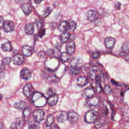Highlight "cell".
<instances>
[{"label": "cell", "instance_id": "cell-1", "mask_svg": "<svg viewBox=\"0 0 129 129\" xmlns=\"http://www.w3.org/2000/svg\"><path fill=\"white\" fill-rule=\"evenodd\" d=\"M97 112L94 110H91L87 111L84 117V121L88 123H92L95 122L97 119Z\"/></svg>", "mask_w": 129, "mask_h": 129}, {"label": "cell", "instance_id": "cell-2", "mask_svg": "<svg viewBox=\"0 0 129 129\" xmlns=\"http://www.w3.org/2000/svg\"><path fill=\"white\" fill-rule=\"evenodd\" d=\"M99 104V100L97 97H92L87 98L86 102V106L89 108H93L97 107Z\"/></svg>", "mask_w": 129, "mask_h": 129}, {"label": "cell", "instance_id": "cell-3", "mask_svg": "<svg viewBox=\"0 0 129 129\" xmlns=\"http://www.w3.org/2000/svg\"><path fill=\"white\" fill-rule=\"evenodd\" d=\"M33 115L34 120L37 122H40L44 118L45 113L42 109H37L33 112Z\"/></svg>", "mask_w": 129, "mask_h": 129}, {"label": "cell", "instance_id": "cell-4", "mask_svg": "<svg viewBox=\"0 0 129 129\" xmlns=\"http://www.w3.org/2000/svg\"><path fill=\"white\" fill-rule=\"evenodd\" d=\"M79 119V115L76 112L71 110L68 113V119L71 124L76 123Z\"/></svg>", "mask_w": 129, "mask_h": 129}, {"label": "cell", "instance_id": "cell-5", "mask_svg": "<svg viewBox=\"0 0 129 129\" xmlns=\"http://www.w3.org/2000/svg\"><path fill=\"white\" fill-rule=\"evenodd\" d=\"M82 63H83V60L82 58L77 56L73 57L70 61L71 67H74V68H81V66Z\"/></svg>", "mask_w": 129, "mask_h": 129}, {"label": "cell", "instance_id": "cell-6", "mask_svg": "<svg viewBox=\"0 0 129 129\" xmlns=\"http://www.w3.org/2000/svg\"><path fill=\"white\" fill-rule=\"evenodd\" d=\"M34 91V88L31 84L27 83L26 84L23 88V92L24 95L27 97H30L33 93Z\"/></svg>", "mask_w": 129, "mask_h": 129}, {"label": "cell", "instance_id": "cell-7", "mask_svg": "<svg viewBox=\"0 0 129 129\" xmlns=\"http://www.w3.org/2000/svg\"><path fill=\"white\" fill-rule=\"evenodd\" d=\"M87 20L90 22L95 21L98 17V13L95 10H90L86 13Z\"/></svg>", "mask_w": 129, "mask_h": 129}, {"label": "cell", "instance_id": "cell-8", "mask_svg": "<svg viewBox=\"0 0 129 129\" xmlns=\"http://www.w3.org/2000/svg\"><path fill=\"white\" fill-rule=\"evenodd\" d=\"M32 76L31 72L27 68H23L20 72V77L21 79L25 80H29Z\"/></svg>", "mask_w": 129, "mask_h": 129}, {"label": "cell", "instance_id": "cell-9", "mask_svg": "<svg viewBox=\"0 0 129 129\" xmlns=\"http://www.w3.org/2000/svg\"><path fill=\"white\" fill-rule=\"evenodd\" d=\"M95 94L93 88L92 87H89L85 88L82 93V95L85 98H89L94 96Z\"/></svg>", "mask_w": 129, "mask_h": 129}, {"label": "cell", "instance_id": "cell-10", "mask_svg": "<svg viewBox=\"0 0 129 129\" xmlns=\"http://www.w3.org/2000/svg\"><path fill=\"white\" fill-rule=\"evenodd\" d=\"M90 78L92 80H98L99 79V72L97 67H93L90 70L89 73Z\"/></svg>", "mask_w": 129, "mask_h": 129}, {"label": "cell", "instance_id": "cell-11", "mask_svg": "<svg viewBox=\"0 0 129 129\" xmlns=\"http://www.w3.org/2000/svg\"><path fill=\"white\" fill-rule=\"evenodd\" d=\"M3 27L5 32H9L12 31L14 29L15 26L13 22L8 21L4 22Z\"/></svg>", "mask_w": 129, "mask_h": 129}, {"label": "cell", "instance_id": "cell-12", "mask_svg": "<svg viewBox=\"0 0 129 129\" xmlns=\"http://www.w3.org/2000/svg\"><path fill=\"white\" fill-rule=\"evenodd\" d=\"M22 52L23 54L26 56H30L33 53V48L28 45H25L22 48Z\"/></svg>", "mask_w": 129, "mask_h": 129}, {"label": "cell", "instance_id": "cell-13", "mask_svg": "<svg viewBox=\"0 0 129 129\" xmlns=\"http://www.w3.org/2000/svg\"><path fill=\"white\" fill-rule=\"evenodd\" d=\"M24 61V56L21 54H16L13 58V62L16 65H21Z\"/></svg>", "mask_w": 129, "mask_h": 129}, {"label": "cell", "instance_id": "cell-14", "mask_svg": "<svg viewBox=\"0 0 129 129\" xmlns=\"http://www.w3.org/2000/svg\"><path fill=\"white\" fill-rule=\"evenodd\" d=\"M57 121L59 123H62L68 120V113L65 111H60L56 115Z\"/></svg>", "mask_w": 129, "mask_h": 129}, {"label": "cell", "instance_id": "cell-15", "mask_svg": "<svg viewBox=\"0 0 129 129\" xmlns=\"http://www.w3.org/2000/svg\"><path fill=\"white\" fill-rule=\"evenodd\" d=\"M75 48H76L75 44L74 42L73 41H69L68 43H67L66 46V48L67 53H68L69 54H73L75 50Z\"/></svg>", "mask_w": 129, "mask_h": 129}, {"label": "cell", "instance_id": "cell-16", "mask_svg": "<svg viewBox=\"0 0 129 129\" xmlns=\"http://www.w3.org/2000/svg\"><path fill=\"white\" fill-rule=\"evenodd\" d=\"M58 100V96L56 94L50 95L47 99V103L50 106H54L56 104Z\"/></svg>", "mask_w": 129, "mask_h": 129}, {"label": "cell", "instance_id": "cell-17", "mask_svg": "<svg viewBox=\"0 0 129 129\" xmlns=\"http://www.w3.org/2000/svg\"><path fill=\"white\" fill-rule=\"evenodd\" d=\"M76 82L78 86L83 87L88 83V80L86 77L84 76H80L77 79Z\"/></svg>", "mask_w": 129, "mask_h": 129}, {"label": "cell", "instance_id": "cell-18", "mask_svg": "<svg viewBox=\"0 0 129 129\" xmlns=\"http://www.w3.org/2000/svg\"><path fill=\"white\" fill-rule=\"evenodd\" d=\"M115 39L111 37H108L105 40V44L108 49H112L115 44Z\"/></svg>", "mask_w": 129, "mask_h": 129}, {"label": "cell", "instance_id": "cell-19", "mask_svg": "<svg viewBox=\"0 0 129 129\" xmlns=\"http://www.w3.org/2000/svg\"><path fill=\"white\" fill-rule=\"evenodd\" d=\"M58 30L61 32H66L69 30V23L68 21L61 22L58 26Z\"/></svg>", "mask_w": 129, "mask_h": 129}, {"label": "cell", "instance_id": "cell-20", "mask_svg": "<svg viewBox=\"0 0 129 129\" xmlns=\"http://www.w3.org/2000/svg\"><path fill=\"white\" fill-rule=\"evenodd\" d=\"M24 30L26 33L28 35L33 34L34 31L33 25L31 23L27 24L24 27Z\"/></svg>", "mask_w": 129, "mask_h": 129}, {"label": "cell", "instance_id": "cell-21", "mask_svg": "<svg viewBox=\"0 0 129 129\" xmlns=\"http://www.w3.org/2000/svg\"><path fill=\"white\" fill-rule=\"evenodd\" d=\"M21 8H22V10L23 11L24 13L26 15H28L31 12V11H32V8H31V7L28 3L23 4Z\"/></svg>", "mask_w": 129, "mask_h": 129}, {"label": "cell", "instance_id": "cell-22", "mask_svg": "<svg viewBox=\"0 0 129 129\" xmlns=\"http://www.w3.org/2000/svg\"><path fill=\"white\" fill-rule=\"evenodd\" d=\"M1 48L3 51H6V52H9L12 50V44L11 42L9 41H7L4 43L2 44L1 46Z\"/></svg>", "mask_w": 129, "mask_h": 129}, {"label": "cell", "instance_id": "cell-23", "mask_svg": "<svg viewBox=\"0 0 129 129\" xmlns=\"http://www.w3.org/2000/svg\"><path fill=\"white\" fill-rule=\"evenodd\" d=\"M54 121V116L51 114H50L49 115H48V116H47V119L45 121V126H47V127H48V126H50V125L53 123Z\"/></svg>", "mask_w": 129, "mask_h": 129}, {"label": "cell", "instance_id": "cell-24", "mask_svg": "<svg viewBox=\"0 0 129 129\" xmlns=\"http://www.w3.org/2000/svg\"><path fill=\"white\" fill-rule=\"evenodd\" d=\"M26 103L23 101H20L18 102H16L14 104V106L15 107L18 108V109H23L26 107Z\"/></svg>", "mask_w": 129, "mask_h": 129}, {"label": "cell", "instance_id": "cell-25", "mask_svg": "<svg viewBox=\"0 0 129 129\" xmlns=\"http://www.w3.org/2000/svg\"><path fill=\"white\" fill-rule=\"evenodd\" d=\"M70 37V34L68 32H63L60 37V41L62 43L66 42Z\"/></svg>", "mask_w": 129, "mask_h": 129}, {"label": "cell", "instance_id": "cell-26", "mask_svg": "<svg viewBox=\"0 0 129 129\" xmlns=\"http://www.w3.org/2000/svg\"><path fill=\"white\" fill-rule=\"evenodd\" d=\"M60 59L63 62H67L70 58V55L67 52H62L60 54Z\"/></svg>", "mask_w": 129, "mask_h": 129}, {"label": "cell", "instance_id": "cell-27", "mask_svg": "<svg viewBox=\"0 0 129 129\" xmlns=\"http://www.w3.org/2000/svg\"><path fill=\"white\" fill-rule=\"evenodd\" d=\"M81 71V68H74L71 67L70 68V72L72 75H74V76H76L79 74Z\"/></svg>", "mask_w": 129, "mask_h": 129}, {"label": "cell", "instance_id": "cell-28", "mask_svg": "<svg viewBox=\"0 0 129 129\" xmlns=\"http://www.w3.org/2000/svg\"><path fill=\"white\" fill-rule=\"evenodd\" d=\"M69 30L71 32H73L76 28L77 24L75 21L70 20L69 22Z\"/></svg>", "mask_w": 129, "mask_h": 129}, {"label": "cell", "instance_id": "cell-29", "mask_svg": "<svg viewBox=\"0 0 129 129\" xmlns=\"http://www.w3.org/2000/svg\"><path fill=\"white\" fill-rule=\"evenodd\" d=\"M35 25H36L37 29H38V30L41 29L43 26V22L42 20L41 19H38L36 20L35 22Z\"/></svg>", "mask_w": 129, "mask_h": 129}, {"label": "cell", "instance_id": "cell-30", "mask_svg": "<svg viewBox=\"0 0 129 129\" xmlns=\"http://www.w3.org/2000/svg\"><path fill=\"white\" fill-rule=\"evenodd\" d=\"M95 89H96V91L98 93H101V91H102V87H101V85L100 84V80H97V83H96V85Z\"/></svg>", "mask_w": 129, "mask_h": 129}, {"label": "cell", "instance_id": "cell-31", "mask_svg": "<svg viewBox=\"0 0 129 129\" xmlns=\"http://www.w3.org/2000/svg\"><path fill=\"white\" fill-rule=\"evenodd\" d=\"M128 51V42L126 41L123 44L122 47V52L124 53L125 55V53H127Z\"/></svg>", "mask_w": 129, "mask_h": 129}, {"label": "cell", "instance_id": "cell-32", "mask_svg": "<svg viewBox=\"0 0 129 129\" xmlns=\"http://www.w3.org/2000/svg\"><path fill=\"white\" fill-rule=\"evenodd\" d=\"M51 9L50 8V7H47V8H45V9H44V14L43 15V17H46L50 13V12H51Z\"/></svg>", "mask_w": 129, "mask_h": 129}, {"label": "cell", "instance_id": "cell-33", "mask_svg": "<svg viewBox=\"0 0 129 129\" xmlns=\"http://www.w3.org/2000/svg\"><path fill=\"white\" fill-rule=\"evenodd\" d=\"M104 90L105 93L107 94H110L112 92L111 88L109 85H105L104 88Z\"/></svg>", "mask_w": 129, "mask_h": 129}, {"label": "cell", "instance_id": "cell-34", "mask_svg": "<svg viewBox=\"0 0 129 129\" xmlns=\"http://www.w3.org/2000/svg\"><path fill=\"white\" fill-rule=\"evenodd\" d=\"M11 60V58L9 57H5V58H4L2 61V62L4 64V65H7V64H9V63H10Z\"/></svg>", "mask_w": 129, "mask_h": 129}, {"label": "cell", "instance_id": "cell-35", "mask_svg": "<svg viewBox=\"0 0 129 129\" xmlns=\"http://www.w3.org/2000/svg\"><path fill=\"white\" fill-rule=\"evenodd\" d=\"M100 55V52H95L94 53H92V57L94 58V59H96L98 57H99Z\"/></svg>", "mask_w": 129, "mask_h": 129}, {"label": "cell", "instance_id": "cell-36", "mask_svg": "<svg viewBox=\"0 0 129 129\" xmlns=\"http://www.w3.org/2000/svg\"><path fill=\"white\" fill-rule=\"evenodd\" d=\"M50 129H60L58 125L55 123H52L50 125Z\"/></svg>", "mask_w": 129, "mask_h": 129}, {"label": "cell", "instance_id": "cell-37", "mask_svg": "<svg viewBox=\"0 0 129 129\" xmlns=\"http://www.w3.org/2000/svg\"><path fill=\"white\" fill-rule=\"evenodd\" d=\"M29 129H39V127L36 124H32L29 125Z\"/></svg>", "mask_w": 129, "mask_h": 129}, {"label": "cell", "instance_id": "cell-38", "mask_svg": "<svg viewBox=\"0 0 129 129\" xmlns=\"http://www.w3.org/2000/svg\"><path fill=\"white\" fill-rule=\"evenodd\" d=\"M4 23V18L2 17H0V29L3 27Z\"/></svg>", "mask_w": 129, "mask_h": 129}, {"label": "cell", "instance_id": "cell-39", "mask_svg": "<svg viewBox=\"0 0 129 129\" xmlns=\"http://www.w3.org/2000/svg\"><path fill=\"white\" fill-rule=\"evenodd\" d=\"M5 65H4L2 62V61L0 62V73L3 71L5 70Z\"/></svg>", "mask_w": 129, "mask_h": 129}, {"label": "cell", "instance_id": "cell-40", "mask_svg": "<svg viewBox=\"0 0 129 129\" xmlns=\"http://www.w3.org/2000/svg\"><path fill=\"white\" fill-rule=\"evenodd\" d=\"M53 92H54V91H53V89H52V88H50V89H48L47 93H48V94H49L50 95L53 94Z\"/></svg>", "mask_w": 129, "mask_h": 129}, {"label": "cell", "instance_id": "cell-41", "mask_svg": "<svg viewBox=\"0 0 129 129\" xmlns=\"http://www.w3.org/2000/svg\"><path fill=\"white\" fill-rule=\"evenodd\" d=\"M9 129H18V127H17L16 125L14 124L13 125H12V126L10 127Z\"/></svg>", "mask_w": 129, "mask_h": 129}, {"label": "cell", "instance_id": "cell-42", "mask_svg": "<svg viewBox=\"0 0 129 129\" xmlns=\"http://www.w3.org/2000/svg\"><path fill=\"white\" fill-rule=\"evenodd\" d=\"M120 6V3H117L116 4V5H115L116 8V9H119Z\"/></svg>", "mask_w": 129, "mask_h": 129}, {"label": "cell", "instance_id": "cell-43", "mask_svg": "<svg viewBox=\"0 0 129 129\" xmlns=\"http://www.w3.org/2000/svg\"><path fill=\"white\" fill-rule=\"evenodd\" d=\"M43 0H34V2L36 4H40Z\"/></svg>", "mask_w": 129, "mask_h": 129}, {"label": "cell", "instance_id": "cell-44", "mask_svg": "<svg viewBox=\"0 0 129 129\" xmlns=\"http://www.w3.org/2000/svg\"><path fill=\"white\" fill-rule=\"evenodd\" d=\"M3 125L2 123H0V129H3Z\"/></svg>", "mask_w": 129, "mask_h": 129}, {"label": "cell", "instance_id": "cell-45", "mask_svg": "<svg viewBox=\"0 0 129 129\" xmlns=\"http://www.w3.org/2000/svg\"><path fill=\"white\" fill-rule=\"evenodd\" d=\"M2 98H3V96L0 94V101L2 100Z\"/></svg>", "mask_w": 129, "mask_h": 129}, {"label": "cell", "instance_id": "cell-46", "mask_svg": "<svg viewBox=\"0 0 129 129\" xmlns=\"http://www.w3.org/2000/svg\"><path fill=\"white\" fill-rule=\"evenodd\" d=\"M0 79H1V77H0Z\"/></svg>", "mask_w": 129, "mask_h": 129}]
</instances>
